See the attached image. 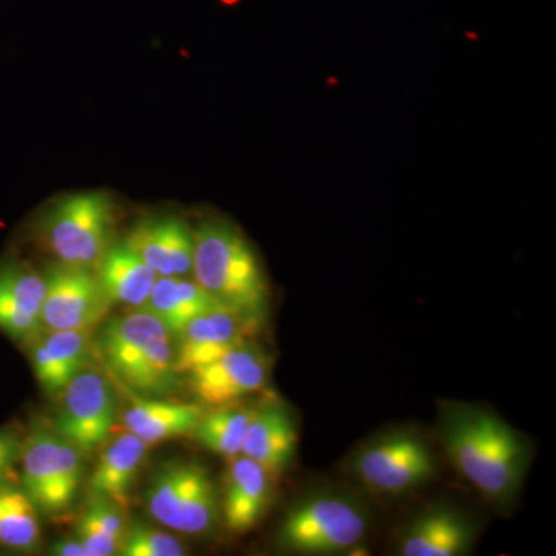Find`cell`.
<instances>
[{
	"mask_svg": "<svg viewBox=\"0 0 556 556\" xmlns=\"http://www.w3.org/2000/svg\"><path fill=\"white\" fill-rule=\"evenodd\" d=\"M437 457L413 431H391L362 445L350 468L353 477L379 495H404L437 478Z\"/></svg>",
	"mask_w": 556,
	"mask_h": 556,
	"instance_id": "7",
	"label": "cell"
},
{
	"mask_svg": "<svg viewBox=\"0 0 556 556\" xmlns=\"http://www.w3.org/2000/svg\"><path fill=\"white\" fill-rule=\"evenodd\" d=\"M192 277L222 308L265 321L269 289L257 255L236 226L207 219L193 230Z\"/></svg>",
	"mask_w": 556,
	"mask_h": 556,
	"instance_id": "3",
	"label": "cell"
},
{
	"mask_svg": "<svg viewBox=\"0 0 556 556\" xmlns=\"http://www.w3.org/2000/svg\"><path fill=\"white\" fill-rule=\"evenodd\" d=\"M175 336L155 314L141 308L110 318L93 339L113 378L138 396L161 397L178 388Z\"/></svg>",
	"mask_w": 556,
	"mask_h": 556,
	"instance_id": "2",
	"label": "cell"
},
{
	"mask_svg": "<svg viewBox=\"0 0 556 556\" xmlns=\"http://www.w3.org/2000/svg\"><path fill=\"white\" fill-rule=\"evenodd\" d=\"M116 417L118 402L112 382L101 372L84 369L64 390L54 431L86 456L108 441Z\"/></svg>",
	"mask_w": 556,
	"mask_h": 556,
	"instance_id": "9",
	"label": "cell"
},
{
	"mask_svg": "<svg viewBox=\"0 0 556 556\" xmlns=\"http://www.w3.org/2000/svg\"><path fill=\"white\" fill-rule=\"evenodd\" d=\"M473 522L456 508L428 507L408 522L397 540L402 556H464L473 548Z\"/></svg>",
	"mask_w": 556,
	"mask_h": 556,
	"instance_id": "14",
	"label": "cell"
},
{
	"mask_svg": "<svg viewBox=\"0 0 556 556\" xmlns=\"http://www.w3.org/2000/svg\"><path fill=\"white\" fill-rule=\"evenodd\" d=\"M298 426L288 407L278 401L255 408L240 455L255 460L270 477H280L298 453Z\"/></svg>",
	"mask_w": 556,
	"mask_h": 556,
	"instance_id": "16",
	"label": "cell"
},
{
	"mask_svg": "<svg viewBox=\"0 0 556 556\" xmlns=\"http://www.w3.org/2000/svg\"><path fill=\"white\" fill-rule=\"evenodd\" d=\"M21 489L50 518L67 514L84 477L83 455L54 431L38 430L22 442Z\"/></svg>",
	"mask_w": 556,
	"mask_h": 556,
	"instance_id": "8",
	"label": "cell"
},
{
	"mask_svg": "<svg viewBox=\"0 0 556 556\" xmlns=\"http://www.w3.org/2000/svg\"><path fill=\"white\" fill-rule=\"evenodd\" d=\"M148 448L149 444L127 430L113 439L91 473L90 492L93 496L126 506Z\"/></svg>",
	"mask_w": 556,
	"mask_h": 556,
	"instance_id": "21",
	"label": "cell"
},
{
	"mask_svg": "<svg viewBox=\"0 0 556 556\" xmlns=\"http://www.w3.org/2000/svg\"><path fill=\"white\" fill-rule=\"evenodd\" d=\"M215 308L222 306L189 277H159L144 305L175 338L190 320Z\"/></svg>",
	"mask_w": 556,
	"mask_h": 556,
	"instance_id": "22",
	"label": "cell"
},
{
	"mask_svg": "<svg viewBox=\"0 0 556 556\" xmlns=\"http://www.w3.org/2000/svg\"><path fill=\"white\" fill-rule=\"evenodd\" d=\"M126 527L118 504L97 497L80 517L76 538L89 556L115 555Z\"/></svg>",
	"mask_w": 556,
	"mask_h": 556,
	"instance_id": "25",
	"label": "cell"
},
{
	"mask_svg": "<svg viewBox=\"0 0 556 556\" xmlns=\"http://www.w3.org/2000/svg\"><path fill=\"white\" fill-rule=\"evenodd\" d=\"M371 527L368 508L348 493L316 492L289 508L278 543L291 554H346L364 543Z\"/></svg>",
	"mask_w": 556,
	"mask_h": 556,
	"instance_id": "4",
	"label": "cell"
},
{
	"mask_svg": "<svg viewBox=\"0 0 556 556\" xmlns=\"http://www.w3.org/2000/svg\"><path fill=\"white\" fill-rule=\"evenodd\" d=\"M438 433L460 477L493 506L514 504L532 459L529 441L518 430L489 409L448 402L441 407Z\"/></svg>",
	"mask_w": 556,
	"mask_h": 556,
	"instance_id": "1",
	"label": "cell"
},
{
	"mask_svg": "<svg viewBox=\"0 0 556 556\" xmlns=\"http://www.w3.org/2000/svg\"><path fill=\"white\" fill-rule=\"evenodd\" d=\"M254 415L255 408L219 405L211 413H203L192 431L193 438L208 452L233 459L241 453L243 439Z\"/></svg>",
	"mask_w": 556,
	"mask_h": 556,
	"instance_id": "24",
	"label": "cell"
},
{
	"mask_svg": "<svg viewBox=\"0 0 556 556\" xmlns=\"http://www.w3.org/2000/svg\"><path fill=\"white\" fill-rule=\"evenodd\" d=\"M39 510L27 493L10 482L0 485V547L33 552L39 546Z\"/></svg>",
	"mask_w": 556,
	"mask_h": 556,
	"instance_id": "23",
	"label": "cell"
},
{
	"mask_svg": "<svg viewBox=\"0 0 556 556\" xmlns=\"http://www.w3.org/2000/svg\"><path fill=\"white\" fill-rule=\"evenodd\" d=\"M185 554V546L177 538L142 522H131L126 527L118 548V555L123 556H181Z\"/></svg>",
	"mask_w": 556,
	"mask_h": 556,
	"instance_id": "26",
	"label": "cell"
},
{
	"mask_svg": "<svg viewBox=\"0 0 556 556\" xmlns=\"http://www.w3.org/2000/svg\"><path fill=\"white\" fill-rule=\"evenodd\" d=\"M203 413L204 409L197 404L160 401L135 394L129 408L124 409L121 417L127 431L150 445L192 434Z\"/></svg>",
	"mask_w": 556,
	"mask_h": 556,
	"instance_id": "20",
	"label": "cell"
},
{
	"mask_svg": "<svg viewBox=\"0 0 556 556\" xmlns=\"http://www.w3.org/2000/svg\"><path fill=\"white\" fill-rule=\"evenodd\" d=\"M46 278L20 260L0 263V329L14 340L38 338Z\"/></svg>",
	"mask_w": 556,
	"mask_h": 556,
	"instance_id": "15",
	"label": "cell"
},
{
	"mask_svg": "<svg viewBox=\"0 0 556 556\" xmlns=\"http://www.w3.org/2000/svg\"><path fill=\"white\" fill-rule=\"evenodd\" d=\"M268 378L265 354L244 342L217 361L190 371V387L201 402L219 407L262 390Z\"/></svg>",
	"mask_w": 556,
	"mask_h": 556,
	"instance_id": "11",
	"label": "cell"
},
{
	"mask_svg": "<svg viewBox=\"0 0 556 556\" xmlns=\"http://www.w3.org/2000/svg\"><path fill=\"white\" fill-rule=\"evenodd\" d=\"M146 506L156 522L188 535L211 532L219 517L217 485L195 460L160 464L146 490Z\"/></svg>",
	"mask_w": 556,
	"mask_h": 556,
	"instance_id": "6",
	"label": "cell"
},
{
	"mask_svg": "<svg viewBox=\"0 0 556 556\" xmlns=\"http://www.w3.org/2000/svg\"><path fill=\"white\" fill-rule=\"evenodd\" d=\"M115 218V203L109 193H73L43 212L40 240L56 262L94 270L113 244Z\"/></svg>",
	"mask_w": 556,
	"mask_h": 556,
	"instance_id": "5",
	"label": "cell"
},
{
	"mask_svg": "<svg viewBox=\"0 0 556 556\" xmlns=\"http://www.w3.org/2000/svg\"><path fill=\"white\" fill-rule=\"evenodd\" d=\"M22 442L10 430H0V485L9 482L11 468L21 459Z\"/></svg>",
	"mask_w": 556,
	"mask_h": 556,
	"instance_id": "27",
	"label": "cell"
},
{
	"mask_svg": "<svg viewBox=\"0 0 556 556\" xmlns=\"http://www.w3.org/2000/svg\"><path fill=\"white\" fill-rule=\"evenodd\" d=\"M270 479L265 468L247 456L230 459L222 511L228 529L243 533L258 525L273 497Z\"/></svg>",
	"mask_w": 556,
	"mask_h": 556,
	"instance_id": "18",
	"label": "cell"
},
{
	"mask_svg": "<svg viewBox=\"0 0 556 556\" xmlns=\"http://www.w3.org/2000/svg\"><path fill=\"white\" fill-rule=\"evenodd\" d=\"M110 303L141 309L159 280V274L124 243H113L94 269Z\"/></svg>",
	"mask_w": 556,
	"mask_h": 556,
	"instance_id": "19",
	"label": "cell"
},
{
	"mask_svg": "<svg viewBox=\"0 0 556 556\" xmlns=\"http://www.w3.org/2000/svg\"><path fill=\"white\" fill-rule=\"evenodd\" d=\"M50 554L56 556H89L86 547L78 540H58L56 543L51 544Z\"/></svg>",
	"mask_w": 556,
	"mask_h": 556,
	"instance_id": "28",
	"label": "cell"
},
{
	"mask_svg": "<svg viewBox=\"0 0 556 556\" xmlns=\"http://www.w3.org/2000/svg\"><path fill=\"white\" fill-rule=\"evenodd\" d=\"M43 278L46 298L40 318L49 331L93 329L112 309L94 270L54 262Z\"/></svg>",
	"mask_w": 556,
	"mask_h": 556,
	"instance_id": "10",
	"label": "cell"
},
{
	"mask_svg": "<svg viewBox=\"0 0 556 556\" xmlns=\"http://www.w3.org/2000/svg\"><path fill=\"white\" fill-rule=\"evenodd\" d=\"M262 321L226 308H215L190 320L177 336V371L190 372L217 361L232 348L248 342Z\"/></svg>",
	"mask_w": 556,
	"mask_h": 556,
	"instance_id": "12",
	"label": "cell"
},
{
	"mask_svg": "<svg viewBox=\"0 0 556 556\" xmlns=\"http://www.w3.org/2000/svg\"><path fill=\"white\" fill-rule=\"evenodd\" d=\"M160 277L192 276L195 239L188 223L174 215L138 222L123 241Z\"/></svg>",
	"mask_w": 556,
	"mask_h": 556,
	"instance_id": "13",
	"label": "cell"
},
{
	"mask_svg": "<svg viewBox=\"0 0 556 556\" xmlns=\"http://www.w3.org/2000/svg\"><path fill=\"white\" fill-rule=\"evenodd\" d=\"M91 351V329H50L31 350L33 369L40 386L51 396L64 393L68 383L86 368Z\"/></svg>",
	"mask_w": 556,
	"mask_h": 556,
	"instance_id": "17",
	"label": "cell"
}]
</instances>
